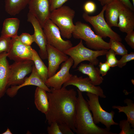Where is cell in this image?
<instances>
[{"label": "cell", "instance_id": "obj_30", "mask_svg": "<svg viewBox=\"0 0 134 134\" xmlns=\"http://www.w3.org/2000/svg\"><path fill=\"white\" fill-rule=\"evenodd\" d=\"M122 56L121 59L118 60L117 66L120 68L125 66L128 62L134 60V53L133 52L129 54L127 53Z\"/></svg>", "mask_w": 134, "mask_h": 134}, {"label": "cell", "instance_id": "obj_13", "mask_svg": "<svg viewBox=\"0 0 134 134\" xmlns=\"http://www.w3.org/2000/svg\"><path fill=\"white\" fill-rule=\"evenodd\" d=\"M27 21L32 24L34 28V42L39 47V55L42 59H47V43L42 28L36 17L29 12L27 14Z\"/></svg>", "mask_w": 134, "mask_h": 134}, {"label": "cell", "instance_id": "obj_11", "mask_svg": "<svg viewBox=\"0 0 134 134\" xmlns=\"http://www.w3.org/2000/svg\"><path fill=\"white\" fill-rule=\"evenodd\" d=\"M73 64V60L69 57L62 64L58 71L47 79L44 83L45 85L49 88H52L57 90L60 89L62 85L72 75L70 73L69 70Z\"/></svg>", "mask_w": 134, "mask_h": 134}, {"label": "cell", "instance_id": "obj_6", "mask_svg": "<svg viewBox=\"0 0 134 134\" xmlns=\"http://www.w3.org/2000/svg\"><path fill=\"white\" fill-rule=\"evenodd\" d=\"M86 95L88 98L87 101L89 109L92 113L93 118L95 124L100 123L109 130L111 126L119 125V123L115 122L113 119L114 112L112 110L109 112L103 109L100 103L98 96L89 93H87Z\"/></svg>", "mask_w": 134, "mask_h": 134}, {"label": "cell", "instance_id": "obj_21", "mask_svg": "<svg viewBox=\"0 0 134 134\" xmlns=\"http://www.w3.org/2000/svg\"><path fill=\"white\" fill-rule=\"evenodd\" d=\"M46 91L37 87L34 95V103L36 108L42 113L46 114L48 112L49 103Z\"/></svg>", "mask_w": 134, "mask_h": 134}, {"label": "cell", "instance_id": "obj_17", "mask_svg": "<svg viewBox=\"0 0 134 134\" xmlns=\"http://www.w3.org/2000/svg\"><path fill=\"white\" fill-rule=\"evenodd\" d=\"M117 27L121 31L126 33L134 30V11L124 6L120 11Z\"/></svg>", "mask_w": 134, "mask_h": 134}, {"label": "cell", "instance_id": "obj_38", "mask_svg": "<svg viewBox=\"0 0 134 134\" xmlns=\"http://www.w3.org/2000/svg\"><path fill=\"white\" fill-rule=\"evenodd\" d=\"M122 3L124 5L134 11V6L130 0H118Z\"/></svg>", "mask_w": 134, "mask_h": 134}, {"label": "cell", "instance_id": "obj_1", "mask_svg": "<svg viewBox=\"0 0 134 134\" xmlns=\"http://www.w3.org/2000/svg\"><path fill=\"white\" fill-rule=\"evenodd\" d=\"M48 92L49 109L45 114L48 124L54 121L68 126L75 132V119L77 102L76 92L63 86L59 89L51 88Z\"/></svg>", "mask_w": 134, "mask_h": 134}, {"label": "cell", "instance_id": "obj_19", "mask_svg": "<svg viewBox=\"0 0 134 134\" xmlns=\"http://www.w3.org/2000/svg\"><path fill=\"white\" fill-rule=\"evenodd\" d=\"M124 6L118 0L106 5L105 10L106 21L110 27H117L120 11Z\"/></svg>", "mask_w": 134, "mask_h": 134}, {"label": "cell", "instance_id": "obj_5", "mask_svg": "<svg viewBox=\"0 0 134 134\" xmlns=\"http://www.w3.org/2000/svg\"><path fill=\"white\" fill-rule=\"evenodd\" d=\"M108 50H96L89 49L84 46L82 40L80 39L76 45L63 52L72 59L73 61L72 68H75L79 64L84 61H88L94 65H97L99 63L97 58L105 55Z\"/></svg>", "mask_w": 134, "mask_h": 134}, {"label": "cell", "instance_id": "obj_4", "mask_svg": "<svg viewBox=\"0 0 134 134\" xmlns=\"http://www.w3.org/2000/svg\"><path fill=\"white\" fill-rule=\"evenodd\" d=\"M72 36L75 39L83 40L87 46L91 49L97 50L110 49L109 42L95 34L88 24L81 21L75 23Z\"/></svg>", "mask_w": 134, "mask_h": 134}, {"label": "cell", "instance_id": "obj_29", "mask_svg": "<svg viewBox=\"0 0 134 134\" xmlns=\"http://www.w3.org/2000/svg\"><path fill=\"white\" fill-rule=\"evenodd\" d=\"M108 50L105 55L106 61L110 67H115L117 66L118 61L116 57V54L112 49H110Z\"/></svg>", "mask_w": 134, "mask_h": 134}, {"label": "cell", "instance_id": "obj_22", "mask_svg": "<svg viewBox=\"0 0 134 134\" xmlns=\"http://www.w3.org/2000/svg\"><path fill=\"white\" fill-rule=\"evenodd\" d=\"M20 21L16 18L5 19L3 22L1 36L12 38L17 36Z\"/></svg>", "mask_w": 134, "mask_h": 134}, {"label": "cell", "instance_id": "obj_28", "mask_svg": "<svg viewBox=\"0 0 134 134\" xmlns=\"http://www.w3.org/2000/svg\"><path fill=\"white\" fill-rule=\"evenodd\" d=\"M11 45V38L1 36L0 37V53L4 52H8Z\"/></svg>", "mask_w": 134, "mask_h": 134}, {"label": "cell", "instance_id": "obj_27", "mask_svg": "<svg viewBox=\"0 0 134 134\" xmlns=\"http://www.w3.org/2000/svg\"><path fill=\"white\" fill-rule=\"evenodd\" d=\"M119 125L121 131L119 134H134V129L132 128L130 122L127 119H123L119 121Z\"/></svg>", "mask_w": 134, "mask_h": 134}, {"label": "cell", "instance_id": "obj_33", "mask_svg": "<svg viewBox=\"0 0 134 134\" xmlns=\"http://www.w3.org/2000/svg\"><path fill=\"white\" fill-rule=\"evenodd\" d=\"M83 8L84 12L89 14L95 12L96 9V4L93 2L91 1H88L85 3L83 5Z\"/></svg>", "mask_w": 134, "mask_h": 134}, {"label": "cell", "instance_id": "obj_41", "mask_svg": "<svg viewBox=\"0 0 134 134\" xmlns=\"http://www.w3.org/2000/svg\"><path fill=\"white\" fill-rule=\"evenodd\" d=\"M132 0V1L133 3V5L134 6V0Z\"/></svg>", "mask_w": 134, "mask_h": 134}, {"label": "cell", "instance_id": "obj_24", "mask_svg": "<svg viewBox=\"0 0 134 134\" xmlns=\"http://www.w3.org/2000/svg\"><path fill=\"white\" fill-rule=\"evenodd\" d=\"M126 106H121L114 105L112 108L118 110L119 113L123 112L127 117V120L130 123L132 127L134 128V103L133 101L130 99L126 98L124 100Z\"/></svg>", "mask_w": 134, "mask_h": 134}, {"label": "cell", "instance_id": "obj_26", "mask_svg": "<svg viewBox=\"0 0 134 134\" xmlns=\"http://www.w3.org/2000/svg\"><path fill=\"white\" fill-rule=\"evenodd\" d=\"M121 42L110 38V48L112 50L116 55L122 56L128 53V51Z\"/></svg>", "mask_w": 134, "mask_h": 134}, {"label": "cell", "instance_id": "obj_8", "mask_svg": "<svg viewBox=\"0 0 134 134\" xmlns=\"http://www.w3.org/2000/svg\"><path fill=\"white\" fill-rule=\"evenodd\" d=\"M43 28L47 44L63 52L72 47L70 40L62 38L59 29L50 19L46 21Z\"/></svg>", "mask_w": 134, "mask_h": 134}, {"label": "cell", "instance_id": "obj_40", "mask_svg": "<svg viewBox=\"0 0 134 134\" xmlns=\"http://www.w3.org/2000/svg\"><path fill=\"white\" fill-rule=\"evenodd\" d=\"M2 134H12V133L11 132L10 129L8 128H7V129L6 130L2 133Z\"/></svg>", "mask_w": 134, "mask_h": 134}, {"label": "cell", "instance_id": "obj_25", "mask_svg": "<svg viewBox=\"0 0 134 134\" xmlns=\"http://www.w3.org/2000/svg\"><path fill=\"white\" fill-rule=\"evenodd\" d=\"M32 60L33 61L37 73L44 83L48 78V68L42 61L37 52L33 50Z\"/></svg>", "mask_w": 134, "mask_h": 134}, {"label": "cell", "instance_id": "obj_12", "mask_svg": "<svg viewBox=\"0 0 134 134\" xmlns=\"http://www.w3.org/2000/svg\"><path fill=\"white\" fill-rule=\"evenodd\" d=\"M11 45L7 57L14 62L32 60L33 49L20 41L18 36L11 38Z\"/></svg>", "mask_w": 134, "mask_h": 134}, {"label": "cell", "instance_id": "obj_23", "mask_svg": "<svg viewBox=\"0 0 134 134\" xmlns=\"http://www.w3.org/2000/svg\"><path fill=\"white\" fill-rule=\"evenodd\" d=\"M30 0H5L6 12L11 16L19 13L28 5Z\"/></svg>", "mask_w": 134, "mask_h": 134}, {"label": "cell", "instance_id": "obj_7", "mask_svg": "<svg viewBox=\"0 0 134 134\" xmlns=\"http://www.w3.org/2000/svg\"><path fill=\"white\" fill-rule=\"evenodd\" d=\"M106 6V5L103 6L100 12L96 15L90 16L84 12L82 17L85 21L92 25L96 34L101 38L108 37L121 42L122 40L120 36L112 30L105 20L104 14Z\"/></svg>", "mask_w": 134, "mask_h": 134}, {"label": "cell", "instance_id": "obj_2", "mask_svg": "<svg viewBox=\"0 0 134 134\" xmlns=\"http://www.w3.org/2000/svg\"><path fill=\"white\" fill-rule=\"evenodd\" d=\"M77 102L75 119V132L77 134H117L94 123L88 103L82 92L77 89Z\"/></svg>", "mask_w": 134, "mask_h": 134}, {"label": "cell", "instance_id": "obj_34", "mask_svg": "<svg viewBox=\"0 0 134 134\" xmlns=\"http://www.w3.org/2000/svg\"><path fill=\"white\" fill-rule=\"evenodd\" d=\"M68 0H49L50 12L62 6Z\"/></svg>", "mask_w": 134, "mask_h": 134}, {"label": "cell", "instance_id": "obj_37", "mask_svg": "<svg viewBox=\"0 0 134 134\" xmlns=\"http://www.w3.org/2000/svg\"><path fill=\"white\" fill-rule=\"evenodd\" d=\"M62 134H74L71 128L67 125L64 124H58Z\"/></svg>", "mask_w": 134, "mask_h": 134}, {"label": "cell", "instance_id": "obj_18", "mask_svg": "<svg viewBox=\"0 0 134 134\" xmlns=\"http://www.w3.org/2000/svg\"><path fill=\"white\" fill-rule=\"evenodd\" d=\"M7 57L6 52L0 53V99L4 96L7 88L9 65Z\"/></svg>", "mask_w": 134, "mask_h": 134}, {"label": "cell", "instance_id": "obj_35", "mask_svg": "<svg viewBox=\"0 0 134 134\" xmlns=\"http://www.w3.org/2000/svg\"><path fill=\"white\" fill-rule=\"evenodd\" d=\"M125 38L127 44L132 49H134V30L127 33Z\"/></svg>", "mask_w": 134, "mask_h": 134}, {"label": "cell", "instance_id": "obj_10", "mask_svg": "<svg viewBox=\"0 0 134 134\" xmlns=\"http://www.w3.org/2000/svg\"><path fill=\"white\" fill-rule=\"evenodd\" d=\"M63 85V86L66 87L69 85L74 86L82 92H86L94 94L101 98H106L101 87L93 84L88 77L83 78L82 76L78 77L76 75H72Z\"/></svg>", "mask_w": 134, "mask_h": 134}, {"label": "cell", "instance_id": "obj_15", "mask_svg": "<svg viewBox=\"0 0 134 134\" xmlns=\"http://www.w3.org/2000/svg\"><path fill=\"white\" fill-rule=\"evenodd\" d=\"M48 61V77L54 75L59 68L60 65L69 58L68 55L47 43L46 46Z\"/></svg>", "mask_w": 134, "mask_h": 134}, {"label": "cell", "instance_id": "obj_31", "mask_svg": "<svg viewBox=\"0 0 134 134\" xmlns=\"http://www.w3.org/2000/svg\"><path fill=\"white\" fill-rule=\"evenodd\" d=\"M19 36L22 43L26 45L31 46L32 43L34 42L33 34L31 35L27 33H22Z\"/></svg>", "mask_w": 134, "mask_h": 134}, {"label": "cell", "instance_id": "obj_9", "mask_svg": "<svg viewBox=\"0 0 134 134\" xmlns=\"http://www.w3.org/2000/svg\"><path fill=\"white\" fill-rule=\"evenodd\" d=\"M34 63L32 60L15 62L9 65V76L7 87L19 85L24 81L26 76L33 69Z\"/></svg>", "mask_w": 134, "mask_h": 134}, {"label": "cell", "instance_id": "obj_20", "mask_svg": "<svg viewBox=\"0 0 134 134\" xmlns=\"http://www.w3.org/2000/svg\"><path fill=\"white\" fill-rule=\"evenodd\" d=\"M94 66L90 63L89 64L81 63L77 70L87 75L93 84L98 86L103 82L104 79L100 76L99 69L95 67Z\"/></svg>", "mask_w": 134, "mask_h": 134}, {"label": "cell", "instance_id": "obj_39", "mask_svg": "<svg viewBox=\"0 0 134 134\" xmlns=\"http://www.w3.org/2000/svg\"><path fill=\"white\" fill-rule=\"evenodd\" d=\"M115 0H98L100 2L101 5L103 6L109 4Z\"/></svg>", "mask_w": 134, "mask_h": 134}, {"label": "cell", "instance_id": "obj_3", "mask_svg": "<svg viewBox=\"0 0 134 134\" xmlns=\"http://www.w3.org/2000/svg\"><path fill=\"white\" fill-rule=\"evenodd\" d=\"M75 12L69 6L63 5L50 12V19L59 29L61 35L64 38H71L75 25L73 20Z\"/></svg>", "mask_w": 134, "mask_h": 134}, {"label": "cell", "instance_id": "obj_36", "mask_svg": "<svg viewBox=\"0 0 134 134\" xmlns=\"http://www.w3.org/2000/svg\"><path fill=\"white\" fill-rule=\"evenodd\" d=\"M99 71L102 76L105 75L110 69V67L106 61L103 63L100 62L99 63Z\"/></svg>", "mask_w": 134, "mask_h": 134}, {"label": "cell", "instance_id": "obj_32", "mask_svg": "<svg viewBox=\"0 0 134 134\" xmlns=\"http://www.w3.org/2000/svg\"><path fill=\"white\" fill-rule=\"evenodd\" d=\"M47 128L49 134H62L61 131L58 123L54 121L52 122Z\"/></svg>", "mask_w": 134, "mask_h": 134}, {"label": "cell", "instance_id": "obj_16", "mask_svg": "<svg viewBox=\"0 0 134 134\" xmlns=\"http://www.w3.org/2000/svg\"><path fill=\"white\" fill-rule=\"evenodd\" d=\"M29 77H26L23 82L20 85L11 86L7 89L6 93L9 97L13 98L17 94L18 90L23 87L29 85H34L44 89L48 92L51 90L45 84L38 75L34 64L32 71Z\"/></svg>", "mask_w": 134, "mask_h": 134}, {"label": "cell", "instance_id": "obj_14", "mask_svg": "<svg viewBox=\"0 0 134 134\" xmlns=\"http://www.w3.org/2000/svg\"><path fill=\"white\" fill-rule=\"evenodd\" d=\"M28 5L29 12L36 17L43 28L51 12L49 0H30Z\"/></svg>", "mask_w": 134, "mask_h": 134}]
</instances>
